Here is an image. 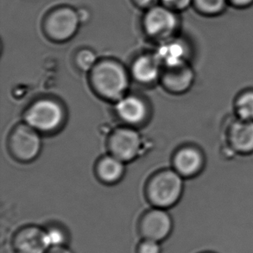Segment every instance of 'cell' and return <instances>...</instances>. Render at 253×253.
Here are the masks:
<instances>
[{
	"label": "cell",
	"instance_id": "obj_25",
	"mask_svg": "<svg viewBox=\"0 0 253 253\" xmlns=\"http://www.w3.org/2000/svg\"><path fill=\"white\" fill-rule=\"evenodd\" d=\"M47 253H73V252L66 246V247H51Z\"/></svg>",
	"mask_w": 253,
	"mask_h": 253
},
{
	"label": "cell",
	"instance_id": "obj_27",
	"mask_svg": "<svg viewBox=\"0 0 253 253\" xmlns=\"http://www.w3.org/2000/svg\"><path fill=\"white\" fill-rule=\"evenodd\" d=\"M212 253V252H203V253Z\"/></svg>",
	"mask_w": 253,
	"mask_h": 253
},
{
	"label": "cell",
	"instance_id": "obj_23",
	"mask_svg": "<svg viewBox=\"0 0 253 253\" xmlns=\"http://www.w3.org/2000/svg\"><path fill=\"white\" fill-rule=\"evenodd\" d=\"M130 2L137 9L144 11L160 4V0H130Z\"/></svg>",
	"mask_w": 253,
	"mask_h": 253
},
{
	"label": "cell",
	"instance_id": "obj_16",
	"mask_svg": "<svg viewBox=\"0 0 253 253\" xmlns=\"http://www.w3.org/2000/svg\"><path fill=\"white\" fill-rule=\"evenodd\" d=\"M124 162L114 156L103 158L98 165V174L102 181L113 183L119 181L124 173Z\"/></svg>",
	"mask_w": 253,
	"mask_h": 253
},
{
	"label": "cell",
	"instance_id": "obj_8",
	"mask_svg": "<svg viewBox=\"0 0 253 253\" xmlns=\"http://www.w3.org/2000/svg\"><path fill=\"white\" fill-rule=\"evenodd\" d=\"M13 253H47L51 248L46 230L29 226L17 231L11 240Z\"/></svg>",
	"mask_w": 253,
	"mask_h": 253
},
{
	"label": "cell",
	"instance_id": "obj_17",
	"mask_svg": "<svg viewBox=\"0 0 253 253\" xmlns=\"http://www.w3.org/2000/svg\"><path fill=\"white\" fill-rule=\"evenodd\" d=\"M228 5V0H193L192 4L199 14L207 17L219 16Z\"/></svg>",
	"mask_w": 253,
	"mask_h": 253
},
{
	"label": "cell",
	"instance_id": "obj_13",
	"mask_svg": "<svg viewBox=\"0 0 253 253\" xmlns=\"http://www.w3.org/2000/svg\"><path fill=\"white\" fill-rule=\"evenodd\" d=\"M161 63L156 55H142L134 62L132 74L142 83H151L158 79Z\"/></svg>",
	"mask_w": 253,
	"mask_h": 253
},
{
	"label": "cell",
	"instance_id": "obj_10",
	"mask_svg": "<svg viewBox=\"0 0 253 253\" xmlns=\"http://www.w3.org/2000/svg\"><path fill=\"white\" fill-rule=\"evenodd\" d=\"M116 111L125 122L130 125L141 123L147 114V108L144 101L134 96H127L119 99Z\"/></svg>",
	"mask_w": 253,
	"mask_h": 253
},
{
	"label": "cell",
	"instance_id": "obj_12",
	"mask_svg": "<svg viewBox=\"0 0 253 253\" xmlns=\"http://www.w3.org/2000/svg\"><path fill=\"white\" fill-rule=\"evenodd\" d=\"M174 168L182 176H192L201 170L203 165L202 156L194 148H184L174 158Z\"/></svg>",
	"mask_w": 253,
	"mask_h": 253
},
{
	"label": "cell",
	"instance_id": "obj_3",
	"mask_svg": "<svg viewBox=\"0 0 253 253\" xmlns=\"http://www.w3.org/2000/svg\"><path fill=\"white\" fill-rule=\"evenodd\" d=\"M180 26L178 13L158 4L144 11L142 28L149 38L165 42L171 39Z\"/></svg>",
	"mask_w": 253,
	"mask_h": 253
},
{
	"label": "cell",
	"instance_id": "obj_26",
	"mask_svg": "<svg viewBox=\"0 0 253 253\" xmlns=\"http://www.w3.org/2000/svg\"><path fill=\"white\" fill-rule=\"evenodd\" d=\"M78 10V14H79L80 20H81V23L83 24V23H85L86 21L89 19V12L87 10H85V9H83V10H81V9H77Z\"/></svg>",
	"mask_w": 253,
	"mask_h": 253
},
{
	"label": "cell",
	"instance_id": "obj_20",
	"mask_svg": "<svg viewBox=\"0 0 253 253\" xmlns=\"http://www.w3.org/2000/svg\"><path fill=\"white\" fill-rule=\"evenodd\" d=\"M76 62L81 69L92 71L97 64L95 53L90 49H83L76 55Z\"/></svg>",
	"mask_w": 253,
	"mask_h": 253
},
{
	"label": "cell",
	"instance_id": "obj_6",
	"mask_svg": "<svg viewBox=\"0 0 253 253\" xmlns=\"http://www.w3.org/2000/svg\"><path fill=\"white\" fill-rule=\"evenodd\" d=\"M173 229V221L164 209L148 211L141 218L138 233L143 240H153L161 243L167 240Z\"/></svg>",
	"mask_w": 253,
	"mask_h": 253
},
{
	"label": "cell",
	"instance_id": "obj_22",
	"mask_svg": "<svg viewBox=\"0 0 253 253\" xmlns=\"http://www.w3.org/2000/svg\"><path fill=\"white\" fill-rule=\"evenodd\" d=\"M136 253H162L161 246L157 241L143 240L137 245Z\"/></svg>",
	"mask_w": 253,
	"mask_h": 253
},
{
	"label": "cell",
	"instance_id": "obj_1",
	"mask_svg": "<svg viewBox=\"0 0 253 253\" xmlns=\"http://www.w3.org/2000/svg\"><path fill=\"white\" fill-rule=\"evenodd\" d=\"M78 10L67 4L54 7L45 14L42 29L46 38L55 42H65L76 36L81 26Z\"/></svg>",
	"mask_w": 253,
	"mask_h": 253
},
{
	"label": "cell",
	"instance_id": "obj_15",
	"mask_svg": "<svg viewBox=\"0 0 253 253\" xmlns=\"http://www.w3.org/2000/svg\"><path fill=\"white\" fill-rule=\"evenodd\" d=\"M231 142L237 151L244 153L253 151V122L242 120L231 130Z\"/></svg>",
	"mask_w": 253,
	"mask_h": 253
},
{
	"label": "cell",
	"instance_id": "obj_18",
	"mask_svg": "<svg viewBox=\"0 0 253 253\" xmlns=\"http://www.w3.org/2000/svg\"><path fill=\"white\" fill-rule=\"evenodd\" d=\"M237 110L242 120H253V92H248L240 96L237 102Z\"/></svg>",
	"mask_w": 253,
	"mask_h": 253
},
{
	"label": "cell",
	"instance_id": "obj_9",
	"mask_svg": "<svg viewBox=\"0 0 253 253\" xmlns=\"http://www.w3.org/2000/svg\"><path fill=\"white\" fill-rule=\"evenodd\" d=\"M138 132L130 128H120L110 138L112 154L121 161L128 162L137 157L141 149Z\"/></svg>",
	"mask_w": 253,
	"mask_h": 253
},
{
	"label": "cell",
	"instance_id": "obj_4",
	"mask_svg": "<svg viewBox=\"0 0 253 253\" xmlns=\"http://www.w3.org/2000/svg\"><path fill=\"white\" fill-rule=\"evenodd\" d=\"M181 175L176 171L165 170L152 178L148 195L153 205L158 209H168L174 205L182 192Z\"/></svg>",
	"mask_w": 253,
	"mask_h": 253
},
{
	"label": "cell",
	"instance_id": "obj_7",
	"mask_svg": "<svg viewBox=\"0 0 253 253\" xmlns=\"http://www.w3.org/2000/svg\"><path fill=\"white\" fill-rule=\"evenodd\" d=\"M10 146L16 158L22 161H31L38 157L41 149V138L33 127L21 125L11 134Z\"/></svg>",
	"mask_w": 253,
	"mask_h": 253
},
{
	"label": "cell",
	"instance_id": "obj_14",
	"mask_svg": "<svg viewBox=\"0 0 253 253\" xmlns=\"http://www.w3.org/2000/svg\"><path fill=\"white\" fill-rule=\"evenodd\" d=\"M185 55L186 48L181 42L169 39L158 48L156 56L161 64L171 68L185 63Z\"/></svg>",
	"mask_w": 253,
	"mask_h": 253
},
{
	"label": "cell",
	"instance_id": "obj_21",
	"mask_svg": "<svg viewBox=\"0 0 253 253\" xmlns=\"http://www.w3.org/2000/svg\"><path fill=\"white\" fill-rule=\"evenodd\" d=\"M160 4L179 13L192 6L193 0H160Z\"/></svg>",
	"mask_w": 253,
	"mask_h": 253
},
{
	"label": "cell",
	"instance_id": "obj_2",
	"mask_svg": "<svg viewBox=\"0 0 253 253\" xmlns=\"http://www.w3.org/2000/svg\"><path fill=\"white\" fill-rule=\"evenodd\" d=\"M92 83L96 91L103 97L119 100L123 98L128 87V76L120 63L103 61L92 69Z\"/></svg>",
	"mask_w": 253,
	"mask_h": 253
},
{
	"label": "cell",
	"instance_id": "obj_5",
	"mask_svg": "<svg viewBox=\"0 0 253 253\" xmlns=\"http://www.w3.org/2000/svg\"><path fill=\"white\" fill-rule=\"evenodd\" d=\"M63 116V110L58 103L51 99H42L29 108L25 120L35 130L51 131L61 126Z\"/></svg>",
	"mask_w": 253,
	"mask_h": 253
},
{
	"label": "cell",
	"instance_id": "obj_19",
	"mask_svg": "<svg viewBox=\"0 0 253 253\" xmlns=\"http://www.w3.org/2000/svg\"><path fill=\"white\" fill-rule=\"evenodd\" d=\"M46 230L49 245L51 247H66L69 242V234L59 226H50Z\"/></svg>",
	"mask_w": 253,
	"mask_h": 253
},
{
	"label": "cell",
	"instance_id": "obj_24",
	"mask_svg": "<svg viewBox=\"0 0 253 253\" xmlns=\"http://www.w3.org/2000/svg\"><path fill=\"white\" fill-rule=\"evenodd\" d=\"M228 3L238 9H245L253 5V0H228Z\"/></svg>",
	"mask_w": 253,
	"mask_h": 253
},
{
	"label": "cell",
	"instance_id": "obj_11",
	"mask_svg": "<svg viewBox=\"0 0 253 253\" xmlns=\"http://www.w3.org/2000/svg\"><path fill=\"white\" fill-rule=\"evenodd\" d=\"M194 75L191 69L185 63L181 65L166 68L163 75V83L173 92H182L191 85Z\"/></svg>",
	"mask_w": 253,
	"mask_h": 253
}]
</instances>
